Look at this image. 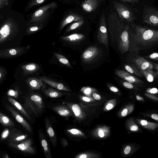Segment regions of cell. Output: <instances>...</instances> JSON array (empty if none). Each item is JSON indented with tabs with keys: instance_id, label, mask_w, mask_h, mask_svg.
<instances>
[{
	"instance_id": "6da1fadb",
	"label": "cell",
	"mask_w": 158,
	"mask_h": 158,
	"mask_svg": "<svg viewBox=\"0 0 158 158\" xmlns=\"http://www.w3.org/2000/svg\"><path fill=\"white\" fill-rule=\"evenodd\" d=\"M130 37L138 44L151 46L158 41L157 30L132 24L130 28Z\"/></svg>"
},
{
	"instance_id": "7a4b0ae2",
	"label": "cell",
	"mask_w": 158,
	"mask_h": 158,
	"mask_svg": "<svg viewBox=\"0 0 158 158\" xmlns=\"http://www.w3.org/2000/svg\"><path fill=\"white\" fill-rule=\"evenodd\" d=\"M57 6L56 2H52L40 8L32 15L30 22L37 25H42L48 17L49 10L50 9H55Z\"/></svg>"
},
{
	"instance_id": "3957f363",
	"label": "cell",
	"mask_w": 158,
	"mask_h": 158,
	"mask_svg": "<svg viewBox=\"0 0 158 158\" xmlns=\"http://www.w3.org/2000/svg\"><path fill=\"white\" fill-rule=\"evenodd\" d=\"M113 4L118 17L121 20L129 23H132L135 20L134 15L129 8L117 2H113Z\"/></svg>"
},
{
	"instance_id": "277c9868",
	"label": "cell",
	"mask_w": 158,
	"mask_h": 158,
	"mask_svg": "<svg viewBox=\"0 0 158 158\" xmlns=\"http://www.w3.org/2000/svg\"><path fill=\"white\" fill-rule=\"evenodd\" d=\"M130 31V27L129 25L118 36L116 41L118 49L122 53L127 52L129 49Z\"/></svg>"
},
{
	"instance_id": "5b68a950",
	"label": "cell",
	"mask_w": 158,
	"mask_h": 158,
	"mask_svg": "<svg viewBox=\"0 0 158 158\" xmlns=\"http://www.w3.org/2000/svg\"><path fill=\"white\" fill-rule=\"evenodd\" d=\"M143 21L153 26H158V11L154 7H145L143 14Z\"/></svg>"
},
{
	"instance_id": "8992f818",
	"label": "cell",
	"mask_w": 158,
	"mask_h": 158,
	"mask_svg": "<svg viewBox=\"0 0 158 158\" xmlns=\"http://www.w3.org/2000/svg\"><path fill=\"white\" fill-rule=\"evenodd\" d=\"M97 38L99 43L104 44L107 48H108V31L104 13H102L100 19Z\"/></svg>"
},
{
	"instance_id": "52a82bcc",
	"label": "cell",
	"mask_w": 158,
	"mask_h": 158,
	"mask_svg": "<svg viewBox=\"0 0 158 158\" xmlns=\"http://www.w3.org/2000/svg\"><path fill=\"white\" fill-rule=\"evenodd\" d=\"M32 144V140L29 139L21 141L20 144L10 143L9 145L12 147L25 153L34 154L35 151L34 148L31 146Z\"/></svg>"
},
{
	"instance_id": "ba28073f",
	"label": "cell",
	"mask_w": 158,
	"mask_h": 158,
	"mask_svg": "<svg viewBox=\"0 0 158 158\" xmlns=\"http://www.w3.org/2000/svg\"><path fill=\"white\" fill-rule=\"evenodd\" d=\"M100 53V50L97 47H90L83 53L82 56L83 61L86 62H91L98 57Z\"/></svg>"
},
{
	"instance_id": "9c48e42d",
	"label": "cell",
	"mask_w": 158,
	"mask_h": 158,
	"mask_svg": "<svg viewBox=\"0 0 158 158\" xmlns=\"http://www.w3.org/2000/svg\"><path fill=\"white\" fill-rule=\"evenodd\" d=\"M6 105L7 110L11 113L15 120L20 124L27 130L31 132L32 129L31 126L24 118H23L13 107L7 104H6Z\"/></svg>"
},
{
	"instance_id": "30bf717a",
	"label": "cell",
	"mask_w": 158,
	"mask_h": 158,
	"mask_svg": "<svg viewBox=\"0 0 158 158\" xmlns=\"http://www.w3.org/2000/svg\"><path fill=\"white\" fill-rule=\"evenodd\" d=\"M115 73L118 77L131 83L139 84L143 83V81L139 79L124 70H116Z\"/></svg>"
},
{
	"instance_id": "8fae6325",
	"label": "cell",
	"mask_w": 158,
	"mask_h": 158,
	"mask_svg": "<svg viewBox=\"0 0 158 158\" xmlns=\"http://www.w3.org/2000/svg\"><path fill=\"white\" fill-rule=\"evenodd\" d=\"M27 137V134H23L20 131L15 129L10 134L9 140L10 143H19L24 140Z\"/></svg>"
},
{
	"instance_id": "7c38bea8",
	"label": "cell",
	"mask_w": 158,
	"mask_h": 158,
	"mask_svg": "<svg viewBox=\"0 0 158 158\" xmlns=\"http://www.w3.org/2000/svg\"><path fill=\"white\" fill-rule=\"evenodd\" d=\"M135 64L140 71L153 69V66L151 62L143 58L139 57L135 61Z\"/></svg>"
},
{
	"instance_id": "4fadbf2b",
	"label": "cell",
	"mask_w": 158,
	"mask_h": 158,
	"mask_svg": "<svg viewBox=\"0 0 158 158\" xmlns=\"http://www.w3.org/2000/svg\"><path fill=\"white\" fill-rule=\"evenodd\" d=\"M39 79L53 88L60 90L70 91V90L67 87L62 83L55 82L45 77H40Z\"/></svg>"
},
{
	"instance_id": "5bb4252c",
	"label": "cell",
	"mask_w": 158,
	"mask_h": 158,
	"mask_svg": "<svg viewBox=\"0 0 158 158\" xmlns=\"http://www.w3.org/2000/svg\"><path fill=\"white\" fill-rule=\"evenodd\" d=\"M99 5L97 0H85L82 4L83 10L86 12H91L95 10Z\"/></svg>"
},
{
	"instance_id": "9a60e30c",
	"label": "cell",
	"mask_w": 158,
	"mask_h": 158,
	"mask_svg": "<svg viewBox=\"0 0 158 158\" xmlns=\"http://www.w3.org/2000/svg\"><path fill=\"white\" fill-rule=\"evenodd\" d=\"M83 17L78 14H70L67 16L62 21L60 25V29L62 30L65 26L71 23L74 21L83 20Z\"/></svg>"
},
{
	"instance_id": "2e32d148",
	"label": "cell",
	"mask_w": 158,
	"mask_h": 158,
	"mask_svg": "<svg viewBox=\"0 0 158 158\" xmlns=\"http://www.w3.org/2000/svg\"><path fill=\"white\" fill-rule=\"evenodd\" d=\"M85 37V36L82 34H74L67 36L63 37L61 38L66 42H77L82 40Z\"/></svg>"
},
{
	"instance_id": "e0dca14e",
	"label": "cell",
	"mask_w": 158,
	"mask_h": 158,
	"mask_svg": "<svg viewBox=\"0 0 158 158\" xmlns=\"http://www.w3.org/2000/svg\"><path fill=\"white\" fill-rule=\"evenodd\" d=\"M8 99L10 103L18 109L21 114L25 116L29 120H31V118L30 116L26 111L25 109L18 102L12 98H8Z\"/></svg>"
},
{
	"instance_id": "ac0fdd59",
	"label": "cell",
	"mask_w": 158,
	"mask_h": 158,
	"mask_svg": "<svg viewBox=\"0 0 158 158\" xmlns=\"http://www.w3.org/2000/svg\"><path fill=\"white\" fill-rule=\"evenodd\" d=\"M0 123L5 127H13L15 124L11 118L0 112Z\"/></svg>"
},
{
	"instance_id": "d6986e66",
	"label": "cell",
	"mask_w": 158,
	"mask_h": 158,
	"mask_svg": "<svg viewBox=\"0 0 158 158\" xmlns=\"http://www.w3.org/2000/svg\"><path fill=\"white\" fill-rule=\"evenodd\" d=\"M140 72L145 77L147 81L149 82H153L155 78L157 75V74L151 69H147Z\"/></svg>"
},
{
	"instance_id": "ffe728a7",
	"label": "cell",
	"mask_w": 158,
	"mask_h": 158,
	"mask_svg": "<svg viewBox=\"0 0 158 158\" xmlns=\"http://www.w3.org/2000/svg\"><path fill=\"white\" fill-rule=\"evenodd\" d=\"M44 82L40 79H34L30 82V84L31 87L34 89L39 90L44 86Z\"/></svg>"
},
{
	"instance_id": "44dd1931",
	"label": "cell",
	"mask_w": 158,
	"mask_h": 158,
	"mask_svg": "<svg viewBox=\"0 0 158 158\" xmlns=\"http://www.w3.org/2000/svg\"><path fill=\"white\" fill-rule=\"evenodd\" d=\"M56 109L58 114L61 116H67L71 115L70 110L65 107L62 106L58 107Z\"/></svg>"
},
{
	"instance_id": "7402d4cb",
	"label": "cell",
	"mask_w": 158,
	"mask_h": 158,
	"mask_svg": "<svg viewBox=\"0 0 158 158\" xmlns=\"http://www.w3.org/2000/svg\"><path fill=\"white\" fill-rule=\"evenodd\" d=\"M125 68L129 73L139 77L143 76V75L140 71L132 66L126 65L125 67Z\"/></svg>"
},
{
	"instance_id": "603a6c76",
	"label": "cell",
	"mask_w": 158,
	"mask_h": 158,
	"mask_svg": "<svg viewBox=\"0 0 158 158\" xmlns=\"http://www.w3.org/2000/svg\"><path fill=\"white\" fill-rule=\"evenodd\" d=\"M54 55L57 59L62 64L69 67H72V66H71L68 60L64 56L60 54L56 53H54Z\"/></svg>"
},
{
	"instance_id": "cb8c5ba5",
	"label": "cell",
	"mask_w": 158,
	"mask_h": 158,
	"mask_svg": "<svg viewBox=\"0 0 158 158\" xmlns=\"http://www.w3.org/2000/svg\"><path fill=\"white\" fill-rule=\"evenodd\" d=\"M10 29L8 25H5L0 30V34L4 38L8 36L10 32Z\"/></svg>"
},
{
	"instance_id": "d4e9b609",
	"label": "cell",
	"mask_w": 158,
	"mask_h": 158,
	"mask_svg": "<svg viewBox=\"0 0 158 158\" xmlns=\"http://www.w3.org/2000/svg\"><path fill=\"white\" fill-rule=\"evenodd\" d=\"M72 109L75 115L78 117H81L82 112L80 106L78 105L75 104L73 105Z\"/></svg>"
},
{
	"instance_id": "484cf974",
	"label": "cell",
	"mask_w": 158,
	"mask_h": 158,
	"mask_svg": "<svg viewBox=\"0 0 158 158\" xmlns=\"http://www.w3.org/2000/svg\"><path fill=\"white\" fill-rule=\"evenodd\" d=\"M83 20L78 21L71 25L67 30V32L74 30L81 26L84 23Z\"/></svg>"
},
{
	"instance_id": "4316f807",
	"label": "cell",
	"mask_w": 158,
	"mask_h": 158,
	"mask_svg": "<svg viewBox=\"0 0 158 158\" xmlns=\"http://www.w3.org/2000/svg\"><path fill=\"white\" fill-rule=\"evenodd\" d=\"M45 92L50 97L53 98H56L60 95L57 91L50 89L45 91Z\"/></svg>"
},
{
	"instance_id": "83f0119b",
	"label": "cell",
	"mask_w": 158,
	"mask_h": 158,
	"mask_svg": "<svg viewBox=\"0 0 158 158\" xmlns=\"http://www.w3.org/2000/svg\"><path fill=\"white\" fill-rule=\"evenodd\" d=\"M69 133L74 135L83 136L84 135V134L80 130L76 129H73L67 131Z\"/></svg>"
},
{
	"instance_id": "f1b7e54d",
	"label": "cell",
	"mask_w": 158,
	"mask_h": 158,
	"mask_svg": "<svg viewBox=\"0 0 158 158\" xmlns=\"http://www.w3.org/2000/svg\"><path fill=\"white\" fill-rule=\"evenodd\" d=\"M31 100L36 103L37 104H41L42 102V99L41 98L37 95H34L31 96Z\"/></svg>"
},
{
	"instance_id": "f546056e",
	"label": "cell",
	"mask_w": 158,
	"mask_h": 158,
	"mask_svg": "<svg viewBox=\"0 0 158 158\" xmlns=\"http://www.w3.org/2000/svg\"><path fill=\"white\" fill-rule=\"evenodd\" d=\"M46 1V0H34L29 5V7H31L35 6L40 5Z\"/></svg>"
},
{
	"instance_id": "4dcf8cb0",
	"label": "cell",
	"mask_w": 158,
	"mask_h": 158,
	"mask_svg": "<svg viewBox=\"0 0 158 158\" xmlns=\"http://www.w3.org/2000/svg\"><path fill=\"white\" fill-rule=\"evenodd\" d=\"M10 134V132L9 129H5L2 133L1 139L2 140L5 139L9 136Z\"/></svg>"
},
{
	"instance_id": "1f68e13d",
	"label": "cell",
	"mask_w": 158,
	"mask_h": 158,
	"mask_svg": "<svg viewBox=\"0 0 158 158\" xmlns=\"http://www.w3.org/2000/svg\"><path fill=\"white\" fill-rule=\"evenodd\" d=\"M38 68V67L36 65H27L26 67L27 70L30 71H33L35 70Z\"/></svg>"
},
{
	"instance_id": "d6a6232c",
	"label": "cell",
	"mask_w": 158,
	"mask_h": 158,
	"mask_svg": "<svg viewBox=\"0 0 158 158\" xmlns=\"http://www.w3.org/2000/svg\"><path fill=\"white\" fill-rule=\"evenodd\" d=\"M83 93L86 94H90L91 92V89L89 88H83L81 89Z\"/></svg>"
},
{
	"instance_id": "836d02e7",
	"label": "cell",
	"mask_w": 158,
	"mask_h": 158,
	"mask_svg": "<svg viewBox=\"0 0 158 158\" xmlns=\"http://www.w3.org/2000/svg\"><path fill=\"white\" fill-rule=\"evenodd\" d=\"M123 85L125 87L129 89H132L133 88V86L132 83L128 82H124Z\"/></svg>"
},
{
	"instance_id": "e575fe53",
	"label": "cell",
	"mask_w": 158,
	"mask_h": 158,
	"mask_svg": "<svg viewBox=\"0 0 158 158\" xmlns=\"http://www.w3.org/2000/svg\"><path fill=\"white\" fill-rule=\"evenodd\" d=\"M47 132L49 136L51 137H53L54 136V132L53 130L51 127H50L47 130Z\"/></svg>"
},
{
	"instance_id": "d590c367",
	"label": "cell",
	"mask_w": 158,
	"mask_h": 158,
	"mask_svg": "<svg viewBox=\"0 0 158 158\" xmlns=\"http://www.w3.org/2000/svg\"><path fill=\"white\" fill-rule=\"evenodd\" d=\"M42 25H39V26H36L31 27L30 28V31H37L39 29H41V28L42 27Z\"/></svg>"
},
{
	"instance_id": "8d00e7d4",
	"label": "cell",
	"mask_w": 158,
	"mask_h": 158,
	"mask_svg": "<svg viewBox=\"0 0 158 158\" xmlns=\"http://www.w3.org/2000/svg\"><path fill=\"white\" fill-rule=\"evenodd\" d=\"M8 95L10 96L16 98H17V95H16V93L15 91L13 90H10L8 93Z\"/></svg>"
},
{
	"instance_id": "74e56055",
	"label": "cell",
	"mask_w": 158,
	"mask_h": 158,
	"mask_svg": "<svg viewBox=\"0 0 158 158\" xmlns=\"http://www.w3.org/2000/svg\"><path fill=\"white\" fill-rule=\"evenodd\" d=\"M150 58L152 59L157 60L158 59V53H153L150 55Z\"/></svg>"
},
{
	"instance_id": "f35d334b",
	"label": "cell",
	"mask_w": 158,
	"mask_h": 158,
	"mask_svg": "<svg viewBox=\"0 0 158 158\" xmlns=\"http://www.w3.org/2000/svg\"><path fill=\"white\" fill-rule=\"evenodd\" d=\"M147 92L151 94H155L158 92V90L156 88H155L152 89H148L147 90Z\"/></svg>"
},
{
	"instance_id": "ab89813d",
	"label": "cell",
	"mask_w": 158,
	"mask_h": 158,
	"mask_svg": "<svg viewBox=\"0 0 158 158\" xmlns=\"http://www.w3.org/2000/svg\"><path fill=\"white\" fill-rule=\"evenodd\" d=\"M131 147L129 146H128L126 147L124 150V153L126 154H128L131 151Z\"/></svg>"
},
{
	"instance_id": "60d3db41",
	"label": "cell",
	"mask_w": 158,
	"mask_h": 158,
	"mask_svg": "<svg viewBox=\"0 0 158 158\" xmlns=\"http://www.w3.org/2000/svg\"><path fill=\"white\" fill-rule=\"evenodd\" d=\"M120 1L125 2H130L132 3H138L139 0H120Z\"/></svg>"
},
{
	"instance_id": "b9f144b4",
	"label": "cell",
	"mask_w": 158,
	"mask_h": 158,
	"mask_svg": "<svg viewBox=\"0 0 158 158\" xmlns=\"http://www.w3.org/2000/svg\"><path fill=\"white\" fill-rule=\"evenodd\" d=\"M93 97L96 100H99L101 99L100 96L97 93L93 94Z\"/></svg>"
},
{
	"instance_id": "7bdbcfd3",
	"label": "cell",
	"mask_w": 158,
	"mask_h": 158,
	"mask_svg": "<svg viewBox=\"0 0 158 158\" xmlns=\"http://www.w3.org/2000/svg\"><path fill=\"white\" fill-rule=\"evenodd\" d=\"M138 129V127L137 125L132 126L130 128V130L132 131H136Z\"/></svg>"
},
{
	"instance_id": "ee69618b",
	"label": "cell",
	"mask_w": 158,
	"mask_h": 158,
	"mask_svg": "<svg viewBox=\"0 0 158 158\" xmlns=\"http://www.w3.org/2000/svg\"><path fill=\"white\" fill-rule=\"evenodd\" d=\"M42 145L43 147L48 146V143H47L46 140H42Z\"/></svg>"
},
{
	"instance_id": "f6af8a7d",
	"label": "cell",
	"mask_w": 158,
	"mask_h": 158,
	"mask_svg": "<svg viewBox=\"0 0 158 158\" xmlns=\"http://www.w3.org/2000/svg\"><path fill=\"white\" fill-rule=\"evenodd\" d=\"M110 89L112 91L114 92H117L118 91V89L114 86H112L110 88Z\"/></svg>"
},
{
	"instance_id": "bcb514c9",
	"label": "cell",
	"mask_w": 158,
	"mask_h": 158,
	"mask_svg": "<svg viewBox=\"0 0 158 158\" xmlns=\"http://www.w3.org/2000/svg\"><path fill=\"white\" fill-rule=\"evenodd\" d=\"M128 113V110L127 109H125L121 113V114L122 116H125L126 115H127Z\"/></svg>"
},
{
	"instance_id": "7dc6e473",
	"label": "cell",
	"mask_w": 158,
	"mask_h": 158,
	"mask_svg": "<svg viewBox=\"0 0 158 158\" xmlns=\"http://www.w3.org/2000/svg\"><path fill=\"white\" fill-rule=\"evenodd\" d=\"M99 135L101 138H103L105 136L104 132L102 130H100L99 132Z\"/></svg>"
},
{
	"instance_id": "c3c4849f",
	"label": "cell",
	"mask_w": 158,
	"mask_h": 158,
	"mask_svg": "<svg viewBox=\"0 0 158 158\" xmlns=\"http://www.w3.org/2000/svg\"><path fill=\"white\" fill-rule=\"evenodd\" d=\"M113 107V106L112 104H109L106 106V109L108 110H110Z\"/></svg>"
},
{
	"instance_id": "681fc988",
	"label": "cell",
	"mask_w": 158,
	"mask_h": 158,
	"mask_svg": "<svg viewBox=\"0 0 158 158\" xmlns=\"http://www.w3.org/2000/svg\"><path fill=\"white\" fill-rule=\"evenodd\" d=\"M10 53L12 55H15L17 54V52L14 49H12L10 50Z\"/></svg>"
},
{
	"instance_id": "f907efd6",
	"label": "cell",
	"mask_w": 158,
	"mask_h": 158,
	"mask_svg": "<svg viewBox=\"0 0 158 158\" xmlns=\"http://www.w3.org/2000/svg\"><path fill=\"white\" fill-rule=\"evenodd\" d=\"M151 118L153 119L158 120V115L156 114H153L151 116Z\"/></svg>"
},
{
	"instance_id": "816d5d0a",
	"label": "cell",
	"mask_w": 158,
	"mask_h": 158,
	"mask_svg": "<svg viewBox=\"0 0 158 158\" xmlns=\"http://www.w3.org/2000/svg\"><path fill=\"white\" fill-rule=\"evenodd\" d=\"M140 124L142 125L145 126L147 124L148 122L147 121L143 120L140 121Z\"/></svg>"
},
{
	"instance_id": "f5cc1de1",
	"label": "cell",
	"mask_w": 158,
	"mask_h": 158,
	"mask_svg": "<svg viewBox=\"0 0 158 158\" xmlns=\"http://www.w3.org/2000/svg\"><path fill=\"white\" fill-rule=\"evenodd\" d=\"M82 99L84 101L86 102H89L90 101V99L86 97H82Z\"/></svg>"
},
{
	"instance_id": "db71d44e",
	"label": "cell",
	"mask_w": 158,
	"mask_h": 158,
	"mask_svg": "<svg viewBox=\"0 0 158 158\" xmlns=\"http://www.w3.org/2000/svg\"><path fill=\"white\" fill-rule=\"evenodd\" d=\"M44 148V151L45 153H48V146H46Z\"/></svg>"
},
{
	"instance_id": "11a10c76",
	"label": "cell",
	"mask_w": 158,
	"mask_h": 158,
	"mask_svg": "<svg viewBox=\"0 0 158 158\" xmlns=\"http://www.w3.org/2000/svg\"><path fill=\"white\" fill-rule=\"evenodd\" d=\"M136 98L138 100H143V98L140 97V96H137Z\"/></svg>"
},
{
	"instance_id": "9f6ffc18",
	"label": "cell",
	"mask_w": 158,
	"mask_h": 158,
	"mask_svg": "<svg viewBox=\"0 0 158 158\" xmlns=\"http://www.w3.org/2000/svg\"><path fill=\"white\" fill-rule=\"evenodd\" d=\"M3 158H9L10 157H9V156L7 154H5L3 156Z\"/></svg>"
},
{
	"instance_id": "6f0895ef",
	"label": "cell",
	"mask_w": 158,
	"mask_h": 158,
	"mask_svg": "<svg viewBox=\"0 0 158 158\" xmlns=\"http://www.w3.org/2000/svg\"><path fill=\"white\" fill-rule=\"evenodd\" d=\"M1 73H0V78H1Z\"/></svg>"
},
{
	"instance_id": "680465c9",
	"label": "cell",
	"mask_w": 158,
	"mask_h": 158,
	"mask_svg": "<svg viewBox=\"0 0 158 158\" xmlns=\"http://www.w3.org/2000/svg\"><path fill=\"white\" fill-rule=\"evenodd\" d=\"M98 1H102V0H98Z\"/></svg>"
},
{
	"instance_id": "91938a15",
	"label": "cell",
	"mask_w": 158,
	"mask_h": 158,
	"mask_svg": "<svg viewBox=\"0 0 158 158\" xmlns=\"http://www.w3.org/2000/svg\"><path fill=\"white\" fill-rule=\"evenodd\" d=\"M0 6H1V4H0Z\"/></svg>"
},
{
	"instance_id": "94428289",
	"label": "cell",
	"mask_w": 158,
	"mask_h": 158,
	"mask_svg": "<svg viewBox=\"0 0 158 158\" xmlns=\"http://www.w3.org/2000/svg\"><path fill=\"white\" fill-rule=\"evenodd\" d=\"M67 1H69V0H67Z\"/></svg>"
}]
</instances>
